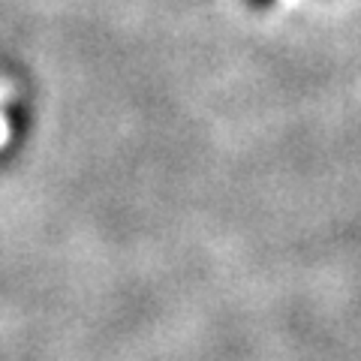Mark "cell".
Listing matches in <instances>:
<instances>
[{"mask_svg": "<svg viewBox=\"0 0 361 361\" xmlns=\"http://www.w3.org/2000/svg\"><path fill=\"white\" fill-rule=\"evenodd\" d=\"M247 6L250 9H271L274 6V0H247Z\"/></svg>", "mask_w": 361, "mask_h": 361, "instance_id": "obj_1", "label": "cell"}]
</instances>
